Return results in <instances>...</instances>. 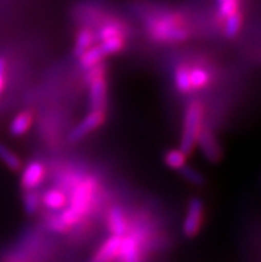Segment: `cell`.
I'll use <instances>...</instances> for the list:
<instances>
[{"instance_id": "cell-14", "label": "cell", "mask_w": 261, "mask_h": 262, "mask_svg": "<svg viewBox=\"0 0 261 262\" xmlns=\"http://www.w3.org/2000/svg\"><path fill=\"white\" fill-rule=\"evenodd\" d=\"M116 36H126L124 26L117 20H108L106 23H103L97 32L95 33L96 40H100V41Z\"/></svg>"}, {"instance_id": "cell-15", "label": "cell", "mask_w": 261, "mask_h": 262, "mask_svg": "<svg viewBox=\"0 0 261 262\" xmlns=\"http://www.w3.org/2000/svg\"><path fill=\"white\" fill-rule=\"evenodd\" d=\"M175 86L182 95H188L192 92L189 81V67L187 64H178L175 70Z\"/></svg>"}, {"instance_id": "cell-17", "label": "cell", "mask_w": 261, "mask_h": 262, "mask_svg": "<svg viewBox=\"0 0 261 262\" xmlns=\"http://www.w3.org/2000/svg\"><path fill=\"white\" fill-rule=\"evenodd\" d=\"M95 41H96V37L92 30H89V28H83V30H80L79 33H77L76 40H75L73 53L79 57L84 51L88 50L89 47H92Z\"/></svg>"}, {"instance_id": "cell-10", "label": "cell", "mask_w": 261, "mask_h": 262, "mask_svg": "<svg viewBox=\"0 0 261 262\" xmlns=\"http://www.w3.org/2000/svg\"><path fill=\"white\" fill-rule=\"evenodd\" d=\"M107 226L111 236L123 237L129 232V223L127 220L124 210L120 206L115 205L108 210L107 216Z\"/></svg>"}, {"instance_id": "cell-23", "label": "cell", "mask_w": 261, "mask_h": 262, "mask_svg": "<svg viewBox=\"0 0 261 262\" xmlns=\"http://www.w3.org/2000/svg\"><path fill=\"white\" fill-rule=\"evenodd\" d=\"M23 205L27 214H30V216L36 214L40 205V196L36 190H26L23 196Z\"/></svg>"}, {"instance_id": "cell-25", "label": "cell", "mask_w": 261, "mask_h": 262, "mask_svg": "<svg viewBox=\"0 0 261 262\" xmlns=\"http://www.w3.org/2000/svg\"><path fill=\"white\" fill-rule=\"evenodd\" d=\"M238 11V0H223L218 2V16L222 19L231 16Z\"/></svg>"}, {"instance_id": "cell-27", "label": "cell", "mask_w": 261, "mask_h": 262, "mask_svg": "<svg viewBox=\"0 0 261 262\" xmlns=\"http://www.w3.org/2000/svg\"><path fill=\"white\" fill-rule=\"evenodd\" d=\"M218 2H223V0H218Z\"/></svg>"}, {"instance_id": "cell-1", "label": "cell", "mask_w": 261, "mask_h": 262, "mask_svg": "<svg viewBox=\"0 0 261 262\" xmlns=\"http://www.w3.org/2000/svg\"><path fill=\"white\" fill-rule=\"evenodd\" d=\"M97 189H99V181L92 176L80 179L76 185L73 186L71 199L68 200L70 205L64 208V210H62L59 214H55L63 233L82 223V220L91 213Z\"/></svg>"}, {"instance_id": "cell-11", "label": "cell", "mask_w": 261, "mask_h": 262, "mask_svg": "<svg viewBox=\"0 0 261 262\" xmlns=\"http://www.w3.org/2000/svg\"><path fill=\"white\" fill-rule=\"evenodd\" d=\"M120 243H122V237L109 236L100 245L99 249L96 250L89 262H115L116 257L119 254Z\"/></svg>"}, {"instance_id": "cell-26", "label": "cell", "mask_w": 261, "mask_h": 262, "mask_svg": "<svg viewBox=\"0 0 261 262\" xmlns=\"http://www.w3.org/2000/svg\"><path fill=\"white\" fill-rule=\"evenodd\" d=\"M6 59H4V57H0V95H2L4 86H6Z\"/></svg>"}, {"instance_id": "cell-3", "label": "cell", "mask_w": 261, "mask_h": 262, "mask_svg": "<svg viewBox=\"0 0 261 262\" xmlns=\"http://www.w3.org/2000/svg\"><path fill=\"white\" fill-rule=\"evenodd\" d=\"M204 105L200 101H192L184 113V123H183V135L180 149L188 156L193 152L197 141L198 133L203 128L204 120Z\"/></svg>"}, {"instance_id": "cell-8", "label": "cell", "mask_w": 261, "mask_h": 262, "mask_svg": "<svg viewBox=\"0 0 261 262\" xmlns=\"http://www.w3.org/2000/svg\"><path fill=\"white\" fill-rule=\"evenodd\" d=\"M47 174V168L43 163L40 161H31L28 165L24 168L22 173V188L24 190L36 189L40 184L43 183Z\"/></svg>"}, {"instance_id": "cell-18", "label": "cell", "mask_w": 261, "mask_h": 262, "mask_svg": "<svg viewBox=\"0 0 261 262\" xmlns=\"http://www.w3.org/2000/svg\"><path fill=\"white\" fill-rule=\"evenodd\" d=\"M104 57L106 56L103 55L99 46L89 47L88 50L84 51V52L79 56L80 66L83 67V68H86V70H88V68H91V67L102 63V60L104 59Z\"/></svg>"}, {"instance_id": "cell-5", "label": "cell", "mask_w": 261, "mask_h": 262, "mask_svg": "<svg viewBox=\"0 0 261 262\" xmlns=\"http://www.w3.org/2000/svg\"><path fill=\"white\" fill-rule=\"evenodd\" d=\"M203 223H204V204H203L202 199L192 197L187 206V213H185L184 223H183L184 236L188 238H193L197 236L202 229Z\"/></svg>"}, {"instance_id": "cell-7", "label": "cell", "mask_w": 261, "mask_h": 262, "mask_svg": "<svg viewBox=\"0 0 261 262\" xmlns=\"http://www.w3.org/2000/svg\"><path fill=\"white\" fill-rule=\"evenodd\" d=\"M196 144H198V148L204 155V157L211 163H217L220 157H222V150H220V145H218V141L216 139V135L209 126L203 125L202 130L198 133Z\"/></svg>"}, {"instance_id": "cell-12", "label": "cell", "mask_w": 261, "mask_h": 262, "mask_svg": "<svg viewBox=\"0 0 261 262\" xmlns=\"http://www.w3.org/2000/svg\"><path fill=\"white\" fill-rule=\"evenodd\" d=\"M40 201L48 209L57 212V210H62L66 208L67 204H68V197H67V194L62 189L53 188V189H48L47 192H44Z\"/></svg>"}, {"instance_id": "cell-2", "label": "cell", "mask_w": 261, "mask_h": 262, "mask_svg": "<svg viewBox=\"0 0 261 262\" xmlns=\"http://www.w3.org/2000/svg\"><path fill=\"white\" fill-rule=\"evenodd\" d=\"M147 32L156 43H180L189 37L185 20L172 12L160 13L147 19Z\"/></svg>"}, {"instance_id": "cell-19", "label": "cell", "mask_w": 261, "mask_h": 262, "mask_svg": "<svg viewBox=\"0 0 261 262\" xmlns=\"http://www.w3.org/2000/svg\"><path fill=\"white\" fill-rule=\"evenodd\" d=\"M0 161L13 172H17L22 168V160L19 159V156L3 143H0Z\"/></svg>"}, {"instance_id": "cell-20", "label": "cell", "mask_w": 261, "mask_h": 262, "mask_svg": "<svg viewBox=\"0 0 261 262\" xmlns=\"http://www.w3.org/2000/svg\"><path fill=\"white\" fill-rule=\"evenodd\" d=\"M243 26V15L240 12L232 13L231 16L224 19V35L228 39H233L238 35Z\"/></svg>"}, {"instance_id": "cell-21", "label": "cell", "mask_w": 261, "mask_h": 262, "mask_svg": "<svg viewBox=\"0 0 261 262\" xmlns=\"http://www.w3.org/2000/svg\"><path fill=\"white\" fill-rule=\"evenodd\" d=\"M97 46L100 47V50H102L104 56H111V55H115V53L120 52L124 48V46H126V36L111 37V39H107L104 41H102Z\"/></svg>"}, {"instance_id": "cell-4", "label": "cell", "mask_w": 261, "mask_h": 262, "mask_svg": "<svg viewBox=\"0 0 261 262\" xmlns=\"http://www.w3.org/2000/svg\"><path fill=\"white\" fill-rule=\"evenodd\" d=\"M148 244V233L143 228L132 229L122 237L119 254L115 262H144V250Z\"/></svg>"}, {"instance_id": "cell-6", "label": "cell", "mask_w": 261, "mask_h": 262, "mask_svg": "<svg viewBox=\"0 0 261 262\" xmlns=\"http://www.w3.org/2000/svg\"><path fill=\"white\" fill-rule=\"evenodd\" d=\"M106 121V112L104 111H91L79 124L70 132L68 140L71 143H77L83 140L87 135L96 130Z\"/></svg>"}, {"instance_id": "cell-9", "label": "cell", "mask_w": 261, "mask_h": 262, "mask_svg": "<svg viewBox=\"0 0 261 262\" xmlns=\"http://www.w3.org/2000/svg\"><path fill=\"white\" fill-rule=\"evenodd\" d=\"M89 108L91 111H104L108 100V86L106 77H99L89 83Z\"/></svg>"}, {"instance_id": "cell-16", "label": "cell", "mask_w": 261, "mask_h": 262, "mask_svg": "<svg viewBox=\"0 0 261 262\" xmlns=\"http://www.w3.org/2000/svg\"><path fill=\"white\" fill-rule=\"evenodd\" d=\"M189 81H191L192 91L203 90L211 83V73L202 67L189 68Z\"/></svg>"}, {"instance_id": "cell-22", "label": "cell", "mask_w": 261, "mask_h": 262, "mask_svg": "<svg viewBox=\"0 0 261 262\" xmlns=\"http://www.w3.org/2000/svg\"><path fill=\"white\" fill-rule=\"evenodd\" d=\"M187 155L182 149H171L164 155V163L168 168L175 170H180L185 165Z\"/></svg>"}, {"instance_id": "cell-13", "label": "cell", "mask_w": 261, "mask_h": 262, "mask_svg": "<svg viewBox=\"0 0 261 262\" xmlns=\"http://www.w3.org/2000/svg\"><path fill=\"white\" fill-rule=\"evenodd\" d=\"M33 123V115L30 111H23L20 112L17 116L13 117V120L10 124V132L12 136L20 137L23 136L24 133L30 130Z\"/></svg>"}, {"instance_id": "cell-24", "label": "cell", "mask_w": 261, "mask_h": 262, "mask_svg": "<svg viewBox=\"0 0 261 262\" xmlns=\"http://www.w3.org/2000/svg\"><path fill=\"white\" fill-rule=\"evenodd\" d=\"M180 173H182V176L184 177V179L187 180L188 183L193 184V185L202 186L205 184L204 176H203L200 172H197L196 169H193L192 166L184 165L182 169H180Z\"/></svg>"}]
</instances>
